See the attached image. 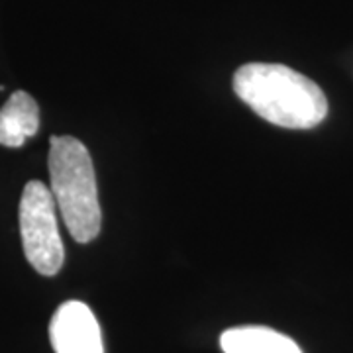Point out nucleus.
<instances>
[{"label": "nucleus", "mask_w": 353, "mask_h": 353, "mask_svg": "<svg viewBox=\"0 0 353 353\" xmlns=\"http://www.w3.org/2000/svg\"><path fill=\"white\" fill-rule=\"evenodd\" d=\"M234 90L253 112L281 128L308 130L328 114L322 88L287 65H243L234 75Z\"/></svg>", "instance_id": "nucleus-1"}, {"label": "nucleus", "mask_w": 353, "mask_h": 353, "mask_svg": "<svg viewBox=\"0 0 353 353\" xmlns=\"http://www.w3.org/2000/svg\"><path fill=\"white\" fill-rule=\"evenodd\" d=\"M48 165L51 196L69 234L79 243L92 241L101 232L102 212L90 153L77 138L55 136Z\"/></svg>", "instance_id": "nucleus-2"}, {"label": "nucleus", "mask_w": 353, "mask_h": 353, "mask_svg": "<svg viewBox=\"0 0 353 353\" xmlns=\"http://www.w3.org/2000/svg\"><path fill=\"white\" fill-rule=\"evenodd\" d=\"M55 208L51 190L43 183L26 185L20 199V236L26 259L43 277L57 275L65 259Z\"/></svg>", "instance_id": "nucleus-3"}, {"label": "nucleus", "mask_w": 353, "mask_h": 353, "mask_svg": "<svg viewBox=\"0 0 353 353\" xmlns=\"http://www.w3.org/2000/svg\"><path fill=\"white\" fill-rule=\"evenodd\" d=\"M50 340L55 353H104L97 316L85 303H63L51 318Z\"/></svg>", "instance_id": "nucleus-4"}, {"label": "nucleus", "mask_w": 353, "mask_h": 353, "mask_svg": "<svg viewBox=\"0 0 353 353\" xmlns=\"http://www.w3.org/2000/svg\"><path fill=\"white\" fill-rule=\"evenodd\" d=\"M39 130V108L26 90H16L0 108V145L20 148Z\"/></svg>", "instance_id": "nucleus-5"}, {"label": "nucleus", "mask_w": 353, "mask_h": 353, "mask_svg": "<svg viewBox=\"0 0 353 353\" xmlns=\"http://www.w3.org/2000/svg\"><path fill=\"white\" fill-rule=\"evenodd\" d=\"M224 353H303L289 336L265 326L230 328L220 336Z\"/></svg>", "instance_id": "nucleus-6"}]
</instances>
